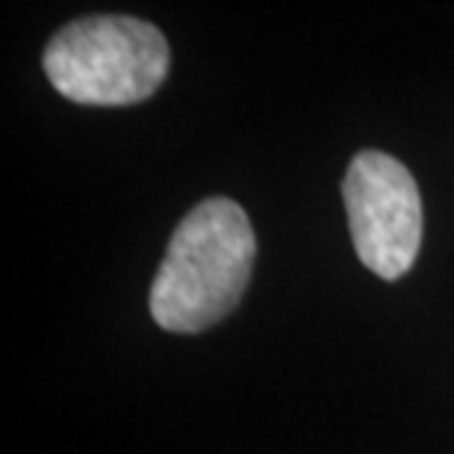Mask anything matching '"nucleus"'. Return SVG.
<instances>
[{"mask_svg":"<svg viewBox=\"0 0 454 454\" xmlns=\"http://www.w3.org/2000/svg\"><path fill=\"white\" fill-rule=\"evenodd\" d=\"M257 239L231 198H207L175 227L151 284V316L162 331L201 333L227 319L248 289Z\"/></svg>","mask_w":454,"mask_h":454,"instance_id":"1","label":"nucleus"},{"mask_svg":"<svg viewBox=\"0 0 454 454\" xmlns=\"http://www.w3.org/2000/svg\"><path fill=\"white\" fill-rule=\"evenodd\" d=\"M168 42L133 15H86L51 35L44 74L62 98L83 106L142 104L168 74Z\"/></svg>","mask_w":454,"mask_h":454,"instance_id":"2","label":"nucleus"},{"mask_svg":"<svg viewBox=\"0 0 454 454\" xmlns=\"http://www.w3.org/2000/svg\"><path fill=\"white\" fill-rule=\"evenodd\" d=\"M342 201L363 266L384 280L404 278L422 245V198L404 162L384 151L354 153Z\"/></svg>","mask_w":454,"mask_h":454,"instance_id":"3","label":"nucleus"}]
</instances>
